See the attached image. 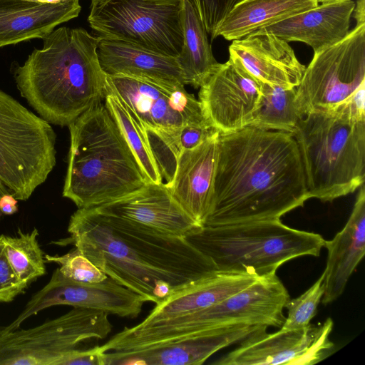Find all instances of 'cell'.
Instances as JSON below:
<instances>
[{
    "label": "cell",
    "instance_id": "obj_1",
    "mask_svg": "<svg viewBox=\"0 0 365 365\" xmlns=\"http://www.w3.org/2000/svg\"><path fill=\"white\" fill-rule=\"evenodd\" d=\"M68 232L70 237L59 244L74 245L108 277L156 305L217 270L185 237L96 207L78 208Z\"/></svg>",
    "mask_w": 365,
    "mask_h": 365
},
{
    "label": "cell",
    "instance_id": "obj_2",
    "mask_svg": "<svg viewBox=\"0 0 365 365\" xmlns=\"http://www.w3.org/2000/svg\"><path fill=\"white\" fill-rule=\"evenodd\" d=\"M308 199L299 150L291 133L247 126L220 134L203 226L280 219Z\"/></svg>",
    "mask_w": 365,
    "mask_h": 365
},
{
    "label": "cell",
    "instance_id": "obj_3",
    "mask_svg": "<svg viewBox=\"0 0 365 365\" xmlns=\"http://www.w3.org/2000/svg\"><path fill=\"white\" fill-rule=\"evenodd\" d=\"M13 75L21 96L50 124L68 126L104 100L107 76L97 54L98 37L81 28L55 29Z\"/></svg>",
    "mask_w": 365,
    "mask_h": 365
},
{
    "label": "cell",
    "instance_id": "obj_4",
    "mask_svg": "<svg viewBox=\"0 0 365 365\" xmlns=\"http://www.w3.org/2000/svg\"><path fill=\"white\" fill-rule=\"evenodd\" d=\"M68 128L70 148L63 196L78 208L118 200L148 182L105 103L91 106Z\"/></svg>",
    "mask_w": 365,
    "mask_h": 365
},
{
    "label": "cell",
    "instance_id": "obj_5",
    "mask_svg": "<svg viewBox=\"0 0 365 365\" xmlns=\"http://www.w3.org/2000/svg\"><path fill=\"white\" fill-rule=\"evenodd\" d=\"M292 135L310 198L332 202L364 185L365 120L356 118L344 103L305 115Z\"/></svg>",
    "mask_w": 365,
    "mask_h": 365
},
{
    "label": "cell",
    "instance_id": "obj_6",
    "mask_svg": "<svg viewBox=\"0 0 365 365\" xmlns=\"http://www.w3.org/2000/svg\"><path fill=\"white\" fill-rule=\"evenodd\" d=\"M185 238L217 270L259 277L276 273L291 259L319 256L325 240L319 234L290 227L280 219L202 226Z\"/></svg>",
    "mask_w": 365,
    "mask_h": 365
},
{
    "label": "cell",
    "instance_id": "obj_7",
    "mask_svg": "<svg viewBox=\"0 0 365 365\" xmlns=\"http://www.w3.org/2000/svg\"><path fill=\"white\" fill-rule=\"evenodd\" d=\"M289 292L276 273L258 278L221 302L183 316L140 323L133 339L140 349L199 336L215 329L239 325L280 328Z\"/></svg>",
    "mask_w": 365,
    "mask_h": 365
},
{
    "label": "cell",
    "instance_id": "obj_8",
    "mask_svg": "<svg viewBox=\"0 0 365 365\" xmlns=\"http://www.w3.org/2000/svg\"><path fill=\"white\" fill-rule=\"evenodd\" d=\"M111 330L107 313L73 307L36 327L0 333V365H88L92 353L84 344Z\"/></svg>",
    "mask_w": 365,
    "mask_h": 365
},
{
    "label": "cell",
    "instance_id": "obj_9",
    "mask_svg": "<svg viewBox=\"0 0 365 365\" xmlns=\"http://www.w3.org/2000/svg\"><path fill=\"white\" fill-rule=\"evenodd\" d=\"M56 135L51 124L0 89V180L27 200L56 163Z\"/></svg>",
    "mask_w": 365,
    "mask_h": 365
},
{
    "label": "cell",
    "instance_id": "obj_10",
    "mask_svg": "<svg viewBox=\"0 0 365 365\" xmlns=\"http://www.w3.org/2000/svg\"><path fill=\"white\" fill-rule=\"evenodd\" d=\"M182 0H104L91 6L98 36L177 57L183 43Z\"/></svg>",
    "mask_w": 365,
    "mask_h": 365
},
{
    "label": "cell",
    "instance_id": "obj_11",
    "mask_svg": "<svg viewBox=\"0 0 365 365\" xmlns=\"http://www.w3.org/2000/svg\"><path fill=\"white\" fill-rule=\"evenodd\" d=\"M365 85V23L339 42L314 52L296 88L299 115L334 109Z\"/></svg>",
    "mask_w": 365,
    "mask_h": 365
},
{
    "label": "cell",
    "instance_id": "obj_12",
    "mask_svg": "<svg viewBox=\"0 0 365 365\" xmlns=\"http://www.w3.org/2000/svg\"><path fill=\"white\" fill-rule=\"evenodd\" d=\"M107 85L139 128L147 125L174 130L187 123L208 122L200 102L185 86H170L120 75L107 76Z\"/></svg>",
    "mask_w": 365,
    "mask_h": 365
},
{
    "label": "cell",
    "instance_id": "obj_13",
    "mask_svg": "<svg viewBox=\"0 0 365 365\" xmlns=\"http://www.w3.org/2000/svg\"><path fill=\"white\" fill-rule=\"evenodd\" d=\"M262 327L240 341L235 349L212 362L215 365L313 364L331 354L329 336L333 321L298 330L279 329L267 333Z\"/></svg>",
    "mask_w": 365,
    "mask_h": 365
},
{
    "label": "cell",
    "instance_id": "obj_14",
    "mask_svg": "<svg viewBox=\"0 0 365 365\" xmlns=\"http://www.w3.org/2000/svg\"><path fill=\"white\" fill-rule=\"evenodd\" d=\"M144 299L108 277L100 282H78L63 276L57 268L49 282L28 302L18 317L0 333L15 330L31 315L54 305H70L103 311L120 317L135 318Z\"/></svg>",
    "mask_w": 365,
    "mask_h": 365
},
{
    "label": "cell",
    "instance_id": "obj_15",
    "mask_svg": "<svg viewBox=\"0 0 365 365\" xmlns=\"http://www.w3.org/2000/svg\"><path fill=\"white\" fill-rule=\"evenodd\" d=\"M264 84L236 60L229 58L200 87L205 117L220 134L250 125L263 96Z\"/></svg>",
    "mask_w": 365,
    "mask_h": 365
},
{
    "label": "cell",
    "instance_id": "obj_16",
    "mask_svg": "<svg viewBox=\"0 0 365 365\" xmlns=\"http://www.w3.org/2000/svg\"><path fill=\"white\" fill-rule=\"evenodd\" d=\"M93 207L173 236L186 237L202 227L185 211L163 182H147L130 195Z\"/></svg>",
    "mask_w": 365,
    "mask_h": 365
},
{
    "label": "cell",
    "instance_id": "obj_17",
    "mask_svg": "<svg viewBox=\"0 0 365 365\" xmlns=\"http://www.w3.org/2000/svg\"><path fill=\"white\" fill-rule=\"evenodd\" d=\"M229 53L253 77L270 86L296 88L306 68L289 42L263 30L232 41Z\"/></svg>",
    "mask_w": 365,
    "mask_h": 365
},
{
    "label": "cell",
    "instance_id": "obj_18",
    "mask_svg": "<svg viewBox=\"0 0 365 365\" xmlns=\"http://www.w3.org/2000/svg\"><path fill=\"white\" fill-rule=\"evenodd\" d=\"M264 326L239 325L137 351L105 352V365H200L217 351L239 343Z\"/></svg>",
    "mask_w": 365,
    "mask_h": 365
},
{
    "label": "cell",
    "instance_id": "obj_19",
    "mask_svg": "<svg viewBox=\"0 0 365 365\" xmlns=\"http://www.w3.org/2000/svg\"><path fill=\"white\" fill-rule=\"evenodd\" d=\"M220 133L182 150L172 182L165 185L185 211L200 226L208 215L218 154Z\"/></svg>",
    "mask_w": 365,
    "mask_h": 365
},
{
    "label": "cell",
    "instance_id": "obj_20",
    "mask_svg": "<svg viewBox=\"0 0 365 365\" xmlns=\"http://www.w3.org/2000/svg\"><path fill=\"white\" fill-rule=\"evenodd\" d=\"M80 0L48 4L30 0H0V48L43 38L58 25L78 16Z\"/></svg>",
    "mask_w": 365,
    "mask_h": 365
},
{
    "label": "cell",
    "instance_id": "obj_21",
    "mask_svg": "<svg viewBox=\"0 0 365 365\" xmlns=\"http://www.w3.org/2000/svg\"><path fill=\"white\" fill-rule=\"evenodd\" d=\"M327 250L323 272L324 292L322 302L332 303L344 292L346 284L365 254V188L359 191L351 213L341 231L331 240H324Z\"/></svg>",
    "mask_w": 365,
    "mask_h": 365
},
{
    "label": "cell",
    "instance_id": "obj_22",
    "mask_svg": "<svg viewBox=\"0 0 365 365\" xmlns=\"http://www.w3.org/2000/svg\"><path fill=\"white\" fill-rule=\"evenodd\" d=\"M354 8L352 0L319 4L259 30L275 34L287 42L304 43L316 52L339 42L348 34Z\"/></svg>",
    "mask_w": 365,
    "mask_h": 365
},
{
    "label": "cell",
    "instance_id": "obj_23",
    "mask_svg": "<svg viewBox=\"0 0 365 365\" xmlns=\"http://www.w3.org/2000/svg\"><path fill=\"white\" fill-rule=\"evenodd\" d=\"M98 37L97 54L106 76H126L170 86H185L177 58Z\"/></svg>",
    "mask_w": 365,
    "mask_h": 365
},
{
    "label": "cell",
    "instance_id": "obj_24",
    "mask_svg": "<svg viewBox=\"0 0 365 365\" xmlns=\"http://www.w3.org/2000/svg\"><path fill=\"white\" fill-rule=\"evenodd\" d=\"M258 278L249 273L217 270L155 305L141 323L172 319L205 309L248 287Z\"/></svg>",
    "mask_w": 365,
    "mask_h": 365
},
{
    "label": "cell",
    "instance_id": "obj_25",
    "mask_svg": "<svg viewBox=\"0 0 365 365\" xmlns=\"http://www.w3.org/2000/svg\"><path fill=\"white\" fill-rule=\"evenodd\" d=\"M318 4L317 0H241L219 24L211 40L219 36L238 40Z\"/></svg>",
    "mask_w": 365,
    "mask_h": 365
},
{
    "label": "cell",
    "instance_id": "obj_26",
    "mask_svg": "<svg viewBox=\"0 0 365 365\" xmlns=\"http://www.w3.org/2000/svg\"><path fill=\"white\" fill-rule=\"evenodd\" d=\"M183 43L176 57L185 85L200 88L218 68L207 33L189 0H182Z\"/></svg>",
    "mask_w": 365,
    "mask_h": 365
},
{
    "label": "cell",
    "instance_id": "obj_27",
    "mask_svg": "<svg viewBox=\"0 0 365 365\" xmlns=\"http://www.w3.org/2000/svg\"><path fill=\"white\" fill-rule=\"evenodd\" d=\"M296 88L264 84L260 106L249 126L293 133L299 115L296 103Z\"/></svg>",
    "mask_w": 365,
    "mask_h": 365
},
{
    "label": "cell",
    "instance_id": "obj_28",
    "mask_svg": "<svg viewBox=\"0 0 365 365\" xmlns=\"http://www.w3.org/2000/svg\"><path fill=\"white\" fill-rule=\"evenodd\" d=\"M104 100L106 107L119 127L148 182L162 183V177L143 134L118 98L108 89V85Z\"/></svg>",
    "mask_w": 365,
    "mask_h": 365
},
{
    "label": "cell",
    "instance_id": "obj_29",
    "mask_svg": "<svg viewBox=\"0 0 365 365\" xmlns=\"http://www.w3.org/2000/svg\"><path fill=\"white\" fill-rule=\"evenodd\" d=\"M18 233L15 237L3 235V241L11 266L20 279L29 286L46 274V260L37 240V229L26 233L19 229Z\"/></svg>",
    "mask_w": 365,
    "mask_h": 365
},
{
    "label": "cell",
    "instance_id": "obj_30",
    "mask_svg": "<svg viewBox=\"0 0 365 365\" xmlns=\"http://www.w3.org/2000/svg\"><path fill=\"white\" fill-rule=\"evenodd\" d=\"M148 149L156 163L165 185L170 184L175 176L178 159L182 152L178 140V130H165L143 125L140 128Z\"/></svg>",
    "mask_w": 365,
    "mask_h": 365
},
{
    "label": "cell",
    "instance_id": "obj_31",
    "mask_svg": "<svg viewBox=\"0 0 365 365\" xmlns=\"http://www.w3.org/2000/svg\"><path fill=\"white\" fill-rule=\"evenodd\" d=\"M324 292V275L322 274L303 294L287 301L284 307L287 309V317L279 329L298 330L308 327L317 313Z\"/></svg>",
    "mask_w": 365,
    "mask_h": 365
},
{
    "label": "cell",
    "instance_id": "obj_32",
    "mask_svg": "<svg viewBox=\"0 0 365 365\" xmlns=\"http://www.w3.org/2000/svg\"><path fill=\"white\" fill-rule=\"evenodd\" d=\"M44 259L57 263L62 274L75 281L100 282L108 277L76 247L63 255H46Z\"/></svg>",
    "mask_w": 365,
    "mask_h": 365
},
{
    "label": "cell",
    "instance_id": "obj_33",
    "mask_svg": "<svg viewBox=\"0 0 365 365\" xmlns=\"http://www.w3.org/2000/svg\"><path fill=\"white\" fill-rule=\"evenodd\" d=\"M241 0H189L210 36L230 9Z\"/></svg>",
    "mask_w": 365,
    "mask_h": 365
},
{
    "label": "cell",
    "instance_id": "obj_34",
    "mask_svg": "<svg viewBox=\"0 0 365 365\" xmlns=\"http://www.w3.org/2000/svg\"><path fill=\"white\" fill-rule=\"evenodd\" d=\"M28 287L11 266L5 250L3 235L0 236V302H10Z\"/></svg>",
    "mask_w": 365,
    "mask_h": 365
},
{
    "label": "cell",
    "instance_id": "obj_35",
    "mask_svg": "<svg viewBox=\"0 0 365 365\" xmlns=\"http://www.w3.org/2000/svg\"><path fill=\"white\" fill-rule=\"evenodd\" d=\"M217 131L208 122L185 124L178 131L179 147L182 151L195 148Z\"/></svg>",
    "mask_w": 365,
    "mask_h": 365
},
{
    "label": "cell",
    "instance_id": "obj_36",
    "mask_svg": "<svg viewBox=\"0 0 365 365\" xmlns=\"http://www.w3.org/2000/svg\"><path fill=\"white\" fill-rule=\"evenodd\" d=\"M18 211V200L12 193L8 192L0 197V212L11 215Z\"/></svg>",
    "mask_w": 365,
    "mask_h": 365
},
{
    "label": "cell",
    "instance_id": "obj_37",
    "mask_svg": "<svg viewBox=\"0 0 365 365\" xmlns=\"http://www.w3.org/2000/svg\"><path fill=\"white\" fill-rule=\"evenodd\" d=\"M353 14L356 24L365 23V0H357L355 2Z\"/></svg>",
    "mask_w": 365,
    "mask_h": 365
},
{
    "label": "cell",
    "instance_id": "obj_38",
    "mask_svg": "<svg viewBox=\"0 0 365 365\" xmlns=\"http://www.w3.org/2000/svg\"><path fill=\"white\" fill-rule=\"evenodd\" d=\"M10 191L9 190V189L4 185V184L0 180V197L6 194V193H8ZM1 215L2 214L0 212V220H1Z\"/></svg>",
    "mask_w": 365,
    "mask_h": 365
},
{
    "label": "cell",
    "instance_id": "obj_39",
    "mask_svg": "<svg viewBox=\"0 0 365 365\" xmlns=\"http://www.w3.org/2000/svg\"><path fill=\"white\" fill-rule=\"evenodd\" d=\"M348 0H317L319 4H327V3H334V2H339L344 1Z\"/></svg>",
    "mask_w": 365,
    "mask_h": 365
},
{
    "label": "cell",
    "instance_id": "obj_40",
    "mask_svg": "<svg viewBox=\"0 0 365 365\" xmlns=\"http://www.w3.org/2000/svg\"><path fill=\"white\" fill-rule=\"evenodd\" d=\"M64 0H41L42 3H48V4H58L62 2Z\"/></svg>",
    "mask_w": 365,
    "mask_h": 365
},
{
    "label": "cell",
    "instance_id": "obj_41",
    "mask_svg": "<svg viewBox=\"0 0 365 365\" xmlns=\"http://www.w3.org/2000/svg\"><path fill=\"white\" fill-rule=\"evenodd\" d=\"M91 6H93V5H96L98 3H101V1H104V0H91Z\"/></svg>",
    "mask_w": 365,
    "mask_h": 365
},
{
    "label": "cell",
    "instance_id": "obj_42",
    "mask_svg": "<svg viewBox=\"0 0 365 365\" xmlns=\"http://www.w3.org/2000/svg\"><path fill=\"white\" fill-rule=\"evenodd\" d=\"M30 1H39V2H41V0H30Z\"/></svg>",
    "mask_w": 365,
    "mask_h": 365
}]
</instances>
